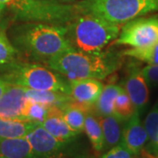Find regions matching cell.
<instances>
[{
    "instance_id": "13",
    "label": "cell",
    "mask_w": 158,
    "mask_h": 158,
    "mask_svg": "<svg viewBox=\"0 0 158 158\" xmlns=\"http://www.w3.org/2000/svg\"><path fill=\"white\" fill-rule=\"evenodd\" d=\"M40 125L54 137L65 142H72L80 135L65 122L60 106H50L48 116Z\"/></svg>"
},
{
    "instance_id": "17",
    "label": "cell",
    "mask_w": 158,
    "mask_h": 158,
    "mask_svg": "<svg viewBox=\"0 0 158 158\" xmlns=\"http://www.w3.org/2000/svg\"><path fill=\"white\" fill-rule=\"evenodd\" d=\"M39 123L27 119L0 118V139L26 137Z\"/></svg>"
},
{
    "instance_id": "3",
    "label": "cell",
    "mask_w": 158,
    "mask_h": 158,
    "mask_svg": "<svg viewBox=\"0 0 158 158\" xmlns=\"http://www.w3.org/2000/svg\"><path fill=\"white\" fill-rule=\"evenodd\" d=\"M122 26L93 14L79 12L66 25V37L75 50L98 53L117 39Z\"/></svg>"
},
{
    "instance_id": "21",
    "label": "cell",
    "mask_w": 158,
    "mask_h": 158,
    "mask_svg": "<svg viewBox=\"0 0 158 158\" xmlns=\"http://www.w3.org/2000/svg\"><path fill=\"white\" fill-rule=\"evenodd\" d=\"M26 95L30 101L40 103L48 106H62L71 100L68 94L52 90H35L26 88Z\"/></svg>"
},
{
    "instance_id": "6",
    "label": "cell",
    "mask_w": 158,
    "mask_h": 158,
    "mask_svg": "<svg viewBox=\"0 0 158 158\" xmlns=\"http://www.w3.org/2000/svg\"><path fill=\"white\" fill-rule=\"evenodd\" d=\"M75 4L80 13L93 14L118 25L158 12V0H79Z\"/></svg>"
},
{
    "instance_id": "28",
    "label": "cell",
    "mask_w": 158,
    "mask_h": 158,
    "mask_svg": "<svg viewBox=\"0 0 158 158\" xmlns=\"http://www.w3.org/2000/svg\"><path fill=\"white\" fill-rule=\"evenodd\" d=\"M8 85H9V84H8L6 80L1 77V75H0V98L2 97V95L4 94V92L6 91Z\"/></svg>"
},
{
    "instance_id": "15",
    "label": "cell",
    "mask_w": 158,
    "mask_h": 158,
    "mask_svg": "<svg viewBox=\"0 0 158 158\" xmlns=\"http://www.w3.org/2000/svg\"><path fill=\"white\" fill-rule=\"evenodd\" d=\"M0 158H34L26 137L0 139Z\"/></svg>"
},
{
    "instance_id": "4",
    "label": "cell",
    "mask_w": 158,
    "mask_h": 158,
    "mask_svg": "<svg viewBox=\"0 0 158 158\" xmlns=\"http://www.w3.org/2000/svg\"><path fill=\"white\" fill-rule=\"evenodd\" d=\"M16 22H40L66 26L79 13L75 3L50 0H0Z\"/></svg>"
},
{
    "instance_id": "24",
    "label": "cell",
    "mask_w": 158,
    "mask_h": 158,
    "mask_svg": "<svg viewBox=\"0 0 158 158\" xmlns=\"http://www.w3.org/2000/svg\"><path fill=\"white\" fill-rule=\"evenodd\" d=\"M113 108L114 114L124 122L127 120L135 111L133 102L130 99L129 96L127 95L123 87L114 101Z\"/></svg>"
},
{
    "instance_id": "7",
    "label": "cell",
    "mask_w": 158,
    "mask_h": 158,
    "mask_svg": "<svg viewBox=\"0 0 158 158\" xmlns=\"http://www.w3.org/2000/svg\"><path fill=\"white\" fill-rule=\"evenodd\" d=\"M116 45L139 48L158 42V14L141 16L131 19L122 26L115 40Z\"/></svg>"
},
{
    "instance_id": "18",
    "label": "cell",
    "mask_w": 158,
    "mask_h": 158,
    "mask_svg": "<svg viewBox=\"0 0 158 158\" xmlns=\"http://www.w3.org/2000/svg\"><path fill=\"white\" fill-rule=\"evenodd\" d=\"M60 108L62 112V117L69 127L75 132L81 134L85 127L86 113L91 111V109L72 101V99L62 105Z\"/></svg>"
},
{
    "instance_id": "29",
    "label": "cell",
    "mask_w": 158,
    "mask_h": 158,
    "mask_svg": "<svg viewBox=\"0 0 158 158\" xmlns=\"http://www.w3.org/2000/svg\"><path fill=\"white\" fill-rule=\"evenodd\" d=\"M50 1H56V2H59V3H67V4H72V3H76L79 0H50Z\"/></svg>"
},
{
    "instance_id": "8",
    "label": "cell",
    "mask_w": 158,
    "mask_h": 158,
    "mask_svg": "<svg viewBox=\"0 0 158 158\" xmlns=\"http://www.w3.org/2000/svg\"><path fill=\"white\" fill-rule=\"evenodd\" d=\"M26 138L30 143L34 158H64L69 143L56 139L40 124Z\"/></svg>"
},
{
    "instance_id": "1",
    "label": "cell",
    "mask_w": 158,
    "mask_h": 158,
    "mask_svg": "<svg viewBox=\"0 0 158 158\" xmlns=\"http://www.w3.org/2000/svg\"><path fill=\"white\" fill-rule=\"evenodd\" d=\"M66 26L40 22H16L8 28L11 43L26 62L45 64L73 49L66 37Z\"/></svg>"
},
{
    "instance_id": "16",
    "label": "cell",
    "mask_w": 158,
    "mask_h": 158,
    "mask_svg": "<svg viewBox=\"0 0 158 158\" xmlns=\"http://www.w3.org/2000/svg\"><path fill=\"white\" fill-rule=\"evenodd\" d=\"M144 127L147 132L148 144L141 153H145V157L158 158V103L148 113Z\"/></svg>"
},
{
    "instance_id": "31",
    "label": "cell",
    "mask_w": 158,
    "mask_h": 158,
    "mask_svg": "<svg viewBox=\"0 0 158 158\" xmlns=\"http://www.w3.org/2000/svg\"><path fill=\"white\" fill-rule=\"evenodd\" d=\"M144 158H148V157H144Z\"/></svg>"
},
{
    "instance_id": "14",
    "label": "cell",
    "mask_w": 158,
    "mask_h": 158,
    "mask_svg": "<svg viewBox=\"0 0 158 158\" xmlns=\"http://www.w3.org/2000/svg\"><path fill=\"white\" fill-rule=\"evenodd\" d=\"M98 119L103 130L105 149L108 150L111 148L119 144L121 142L124 121L115 114L98 117Z\"/></svg>"
},
{
    "instance_id": "22",
    "label": "cell",
    "mask_w": 158,
    "mask_h": 158,
    "mask_svg": "<svg viewBox=\"0 0 158 158\" xmlns=\"http://www.w3.org/2000/svg\"><path fill=\"white\" fill-rule=\"evenodd\" d=\"M84 131L86 133L91 146L96 152H101L105 149V141L101 125L98 118L91 113V111L86 113Z\"/></svg>"
},
{
    "instance_id": "11",
    "label": "cell",
    "mask_w": 158,
    "mask_h": 158,
    "mask_svg": "<svg viewBox=\"0 0 158 158\" xmlns=\"http://www.w3.org/2000/svg\"><path fill=\"white\" fill-rule=\"evenodd\" d=\"M69 85L72 101L90 109L94 106L104 88L100 80L93 78L69 80Z\"/></svg>"
},
{
    "instance_id": "20",
    "label": "cell",
    "mask_w": 158,
    "mask_h": 158,
    "mask_svg": "<svg viewBox=\"0 0 158 158\" xmlns=\"http://www.w3.org/2000/svg\"><path fill=\"white\" fill-rule=\"evenodd\" d=\"M121 89L122 86L112 84L104 86L100 96L94 105L98 117L114 114V101Z\"/></svg>"
},
{
    "instance_id": "5",
    "label": "cell",
    "mask_w": 158,
    "mask_h": 158,
    "mask_svg": "<svg viewBox=\"0 0 158 158\" xmlns=\"http://www.w3.org/2000/svg\"><path fill=\"white\" fill-rule=\"evenodd\" d=\"M8 84L35 90H52L69 95V80L44 64L18 61L3 70Z\"/></svg>"
},
{
    "instance_id": "9",
    "label": "cell",
    "mask_w": 158,
    "mask_h": 158,
    "mask_svg": "<svg viewBox=\"0 0 158 158\" xmlns=\"http://www.w3.org/2000/svg\"><path fill=\"white\" fill-rule=\"evenodd\" d=\"M122 87L133 102L135 111L141 114L148 102L149 91L139 63L131 62L128 64Z\"/></svg>"
},
{
    "instance_id": "10",
    "label": "cell",
    "mask_w": 158,
    "mask_h": 158,
    "mask_svg": "<svg viewBox=\"0 0 158 158\" xmlns=\"http://www.w3.org/2000/svg\"><path fill=\"white\" fill-rule=\"evenodd\" d=\"M27 104L26 88L9 84L0 98V118L27 119Z\"/></svg>"
},
{
    "instance_id": "19",
    "label": "cell",
    "mask_w": 158,
    "mask_h": 158,
    "mask_svg": "<svg viewBox=\"0 0 158 158\" xmlns=\"http://www.w3.org/2000/svg\"><path fill=\"white\" fill-rule=\"evenodd\" d=\"M19 54L11 43L6 25L0 24V71L19 61Z\"/></svg>"
},
{
    "instance_id": "12",
    "label": "cell",
    "mask_w": 158,
    "mask_h": 158,
    "mask_svg": "<svg viewBox=\"0 0 158 158\" xmlns=\"http://www.w3.org/2000/svg\"><path fill=\"white\" fill-rule=\"evenodd\" d=\"M140 113L135 111L133 115L125 121L121 142L134 156H138L143 150L148 141L147 132L140 118Z\"/></svg>"
},
{
    "instance_id": "26",
    "label": "cell",
    "mask_w": 158,
    "mask_h": 158,
    "mask_svg": "<svg viewBox=\"0 0 158 158\" xmlns=\"http://www.w3.org/2000/svg\"><path fill=\"white\" fill-rule=\"evenodd\" d=\"M102 158H134V155L122 143H119L108 149Z\"/></svg>"
},
{
    "instance_id": "25",
    "label": "cell",
    "mask_w": 158,
    "mask_h": 158,
    "mask_svg": "<svg viewBox=\"0 0 158 158\" xmlns=\"http://www.w3.org/2000/svg\"><path fill=\"white\" fill-rule=\"evenodd\" d=\"M49 107L50 106H48L43 104L28 100L27 113H26V118L28 120L40 124L48 116Z\"/></svg>"
},
{
    "instance_id": "30",
    "label": "cell",
    "mask_w": 158,
    "mask_h": 158,
    "mask_svg": "<svg viewBox=\"0 0 158 158\" xmlns=\"http://www.w3.org/2000/svg\"><path fill=\"white\" fill-rule=\"evenodd\" d=\"M6 10V7L5 6L0 2V21H1V19H2V15H3V12Z\"/></svg>"
},
{
    "instance_id": "23",
    "label": "cell",
    "mask_w": 158,
    "mask_h": 158,
    "mask_svg": "<svg viewBox=\"0 0 158 158\" xmlns=\"http://www.w3.org/2000/svg\"><path fill=\"white\" fill-rule=\"evenodd\" d=\"M124 56L145 62L148 65H158V42L152 45L131 48L122 50Z\"/></svg>"
},
{
    "instance_id": "27",
    "label": "cell",
    "mask_w": 158,
    "mask_h": 158,
    "mask_svg": "<svg viewBox=\"0 0 158 158\" xmlns=\"http://www.w3.org/2000/svg\"><path fill=\"white\" fill-rule=\"evenodd\" d=\"M141 73L148 85H158V65H148L141 68Z\"/></svg>"
},
{
    "instance_id": "2",
    "label": "cell",
    "mask_w": 158,
    "mask_h": 158,
    "mask_svg": "<svg viewBox=\"0 0 158 158\" xmlns=\"http://www.w3.org/2000/svg\"><path fill=\"white\" fill-rule=\"evenodd\" d=\"M122 51L106 49L98 53H85L75 49L65 51L50 59L44 65L69 80L106 78L123 65Z\"/></svg>"
}]
</instances>
